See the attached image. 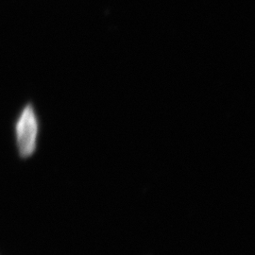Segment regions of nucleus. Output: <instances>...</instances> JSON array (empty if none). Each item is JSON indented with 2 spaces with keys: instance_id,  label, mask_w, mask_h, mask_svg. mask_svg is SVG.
I'll use <instances>...</instances> for the list:
<instances>
[{
  "instance_id": "1",
  "label": "nucleus",
  "mask_w": 255,
  "mask_h": 255,
  "mask_svg": "<svg viewBox=\"0 0 255 255\" xmlns=\"http://www.w3.org/2000/svg\"><path fill=\"white\" fill-rule=\"evenodd\" d=\"M40 122L32 103H27L19 112L14 122V136L19 155L28 157L36 149Z\"/></svg>"
}]
</instances>
